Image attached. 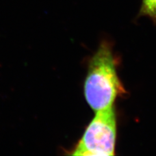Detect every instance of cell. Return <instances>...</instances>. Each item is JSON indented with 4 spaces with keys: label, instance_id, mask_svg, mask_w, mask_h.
Here are the masks:
<instances>
[{
    "label": "cell",
    "instance_id": "obj_1",
    "mask_svg": "<svg viewBox=\"0 0 156 156\" xmlns=\"http://www.w3.org/2000/svg\"><path fill=\"white\" fill-rule=\"evenodd\" d=\"M84 90L88 104L96 113L113 107L117 96L124 92L111 48L106 42L101 44L91 58Z\"/></svg>",
    "mask_w": 156,
    "mask_h": 156
},
{
    "label": "cell",
    "instance_id": "obj_2",
    "mask_svg": "<svg viewBox=\"0 0 156 156\" xmlns=\"http://www.w3.org/2000/svg\"><path fill=\"white\" fill-rule=\"evenodd\" d=\"M116 137V120L113 106L96 112L72 155H114Z\"/></svg>",
    "mask_w": 156,
    "mask_h": 156
},
{
    "label": "cell",
    "instance_id": "obj_3",
    "mask_svg": "<svg viewBox=\"0 0 156 156\" xmlns=\"http://www.w3.org/2000/svg\"><path fill=\"white\" fill-rule=\"evenodd\" d=\"M139 15L148 16L156 22V0H142Z\"/></svg>",
    "mask_w": 156,
    "mask_h": 156
}]
</instances>
